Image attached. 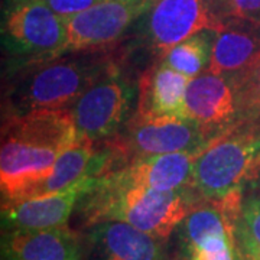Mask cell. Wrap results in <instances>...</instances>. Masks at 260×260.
I'll list each match as a JSON object with an SVG mask.
<instances>
[{
    "instance_id": "obj_1",
    "label": "cell",
    "mask_w": 260,
    "mask_h": 260,
    "mask_svg": "<svg viewBox=\"0 0 260 260\" xmlns=\"http://www.w3.org/2000/svg\"><path fill=\"white\" fill-rule=\"evenodd\" d=\"M77 140L70 109L5 116L0 149L2 204L30 198L58 156Z\"/></svg>"
},
{
    "instance_id": "obj_2",
    "label": "cell",
    "mask_w": 260,
    "mask_h": 260,
    "mask_svg": "<svg viewBox=\"0 0 260 260\" xmlns=\"http://www.w3.org/2000/svg\"><path fill=\"white\" fill-rule=\"evenodd\" d=\"M201 201L204 200L194 188L160 191L116 184L100 177L78 204L84 225L121 221L159 240H165Z\"/></svg>"
},
{
    "instance_id": "obj_3",
    "label": "cell",
    "mask_w": 260,
    "mask_h": 260,
    "mask_svg": "<svg viewBox=\"0 0 260 260\" xmlns=\"http://www.w3.org/2000/svg\"><path fill=\"white\" fill-rule=\"evenodd\" d=\"M117 64V58L110 51L97 49L68 52L18 68L15 70L18 77L9 85L6 97V116L71 109L94 83Z\"/></svg>"
},
{
    "instance_id": "obj_4",
    "label": "cell",
    "mask_w": 260,
    "mask_h": 260,
    "mask_svg": "<svg viewBox=\"0 0 260 260\" xmlns=\"http://www.w3.org/2000/svg\"><path fill=\"white\" fill-rule=\"evenodd\" d=\"M260 178V123H243L213 139L197 155L192 188L205 201L240 195Z\"/></svg>"
},
{
    "instance_id": "obj_5",
    "label": "cell",
    "mask_w": 260,
    "mask_h": 260,
    "mask_svg": "<svg viewBox=\"0 0 260 260\" xmlns=\"http://www.w3.org/2000/svg\"><path fill=\"white\" fill-rule=\"evenodd\" d=\"M2 38L18 70L64 55L67 23L44 0H25L5 13Z\"/></svg>"
},
{
    "instance_id": "obj_6",
    "label": "cell",
    "mask_w": 260,
    "mask_h": 260,
    "mask_svg": "<svg viewBox=\"0 0 260 260\" xmlns=\"http://www.w3.org/2000/svg\"><path fill=\"white\" fill-rule=\"evenodd\" d=\"M135 99L138 83L121 73L117 64L71 106L78 138L102 142L119 135L133 116Z\"/></svg>"
},
{
    "instance_id": "obj_7",
    "label": "cell",
    "mask_w": 260,
    "mask_h": 260,
    "mask_svg": "<svg viewBox=\"0 0 260 260\" xmlns=\"http://www.w3.org/2000/svg\"><path fill=\"white\" fill-rule=\"evenodd\" d=\"M123 165L138 158L178 152H200L211 139L186 117L133 113L119 135L110 138Z\"/></svg>"
},
{
    "instance_id": "obj_8",
    "label": "cell",
    "mask_w": 260,
    "mask_h": 260,
    "mask_svg": "<svg viewBox=\"0 0 260 260\" xmlns=\"http://www.w3.org/2000/svg\"><path fill=\"white\" fill-rule=\"evenodd\" d=\"M218 0H155L136 22L140 42L160 58L177 44L223 23Z\"/></svg>"
},
{
    "instance_id": "obj_9",
    "label": "cell",
    "mask_w": 260,
    "mask_h": 260,
    "mask_svg": "<svg viewBox=\"0 0 260 260\" xmlns=\"http://www.w3.org/2000/svg\"><path fill=\"white\" fill-rule=\"evenodd\" d=\"M155 3V0H109L65 19L64 54L110 49Z\"/></svg>"
},
{
    "instance_id": "obj_10",
    "label": "cell",
    "mask_w": 260,
    "mask_h": 260,
    "mask_svg": "<svg viewBox=\"0 0 260 260\" xmlns=\"http://www.w3.org/2000/svg\"><path fill=\"white\" fill-rule=\"evenodd\" d=\"M242 80L205 71L186 88V117L213 140L244 123Z\"/></svg>"
},
{
    "instance_id": "obj_11",
    "label": "cell",
    "mask_w": 260,
    "mask_h": 260,
    "mask_svg": "<svg viewBox=\"0 0 260 260\" xmlns=\"http://www.w3.org/2000/svg\"><path fill=\"white\" fill-rule=\"evenodd\" d=\"M97 178L84 179L67 189L2 204L5 230H39L67 225L75 205L81 201Z\"/></svg>"
},
{
    "instance_id": "obj_12",
    "label": "cell",
    "mask_w": 260,
    "mask_h": 260,
    "mask_svg": "<svg viewBox=\"0 0 260 260\" xmlns=\"http://www.w3.org/2000/svg\"><path fill=\"white\" fill-rule=\"evenodd\" d=\"M260 64V23L246 19H224L214 30L207 71L244 81Z\"/></svg>"
},
{
    "instance_id": "obj_13",
    "label": "cell",
    "mask_w": 260,
    "mask_h": 260,
    "mask_svg": "<svg viewBox=\"0 0 260 260\" xmlns=\"http://www.w3.org/2000/svg\"><path fill=\"white\" fill-rule=\"evenodd\" d=\"M198 152H178L138 158L103 175L123 185L178 191L192 188V169Z\"/></svg>"
},
{
    "instance_id": "obj_14",
    "label": "cell",
    "mask_w": 260,
    "mask_h": 260,
    "mask_svg": "<svg viewBox=\"0 0 260 260\" xmlns=\"http://www.w3.org/2000/svg\"><path fill=\"white\" fill-rule=\"evenodd\" d=\"M5 260H81L83 247L68 225L39 230H6L2 237Z\"/></svg>"
},
{
    "instance_id": "obj_15",
    "label": "cell",
    "mask_w": 260,
    "mask_h": 260,
    "mask_svg": "<svg viewBox=\"0 0 260 260\" xmlns=\"http://www.w3.org/2000/svg\"><path fill=\"white\" fill-rule=\"evenodd\" d=\"M162 240L121 221H103L88 233V260H164Z\"/></svg>"
},
{
    "instance_id": "obj_16",
    "label": "cell",
    "mask_w": 260,
    "mask_h": 260,
    "mask_svg": "<svg viewBox=\"0 0 260 260\" xmlns=\"http://www.w3.org/2000/svg\"><path fill=\"white\" fill-rule=\"evenodd\" d=\"M189 81L188 77L179 74L162 61L152 64L138 81L135 113L186 117V88Z\"/></svg>"
},
{
    "instance_id": "obj_17",
    "label": "cell",
    "mask_w": 260,
    "mask_h": 260,
    "mask_svg": "<svg viewBox=\"0 0 260 260\" xmlns=\"http://www.w3.org/2000/svg\"><path fill=\"white\" fill-rule=\"evenodd\" d=\"M214 30H203L191 38L177 44L168 51L160 61L179 74L192 80L207 71L211 48H213Z\"/></svg>"
},
{
    "instance_id": "obj_18",
    "label": "cell",
    "mask_w": 260,
    "mask_h": 260,
    "mask_svg": "<svg viewBox=\"0 0 260 260\" xmlns=\"http://www.w3.org/2000/svg\"><path fill=\"white\" fill-rule=\"evenodd\" d=\"M185 254L192 260H236V234H213L188 247Z\"/></svg>"
},
{
    "instance_id": "obj_19",
    "label": "cell",
    "mask_w": 260,
    "mask_h": 260,
    "mask_svg": "<svg viewBox=\"0 0 260 260\" xmlns=\"http://www.w3.org/2000/svg\"><path fill=\"white\" fill-rule=\"evenodd\" d=\"M244 123H260V64L242 84Z\"/></svg>"
},
{
    "instance_id": "obj_20",
    "label": "cell",
    "mask_w": 260,
    "mask_h": 260,
    "mask_svg": "<svg viewBox=\"0 0 260 260\" xmlns=\"http://www.w3.org/2000/svg\"><path fill=\"white\" fill-rule=\"evenodd\" d=\"M223 19L237 18L260 23V0H218Z\"/></svg>"
},
{
    "instance_id": "obj_21",
    "label": "cell",
    "mask_w": 260,
    "mask_h": 260,
    "mask_svg": "<svg viewBox=\"0 0 260 260\" xmlns=\"http://www.w3.org/2000/svg\"><path fill=\"white\" fill-rule=\"evenodd\" d=\"M239 225L260 247V197L249 198L243 203Z\"/></svg>"
},
{
    "instance_id": "obj_22",
    "label": "cell",
    "mask_w": 260,
    "mask_h": 260,
    "mask_svg": "<svg viewBox=\"0 0 260 260\" xmlns=\"http://www.w3.org/2000/svg\"><path fill=\"white\" fill-rule=\"evenodd\" d=\"M44 2L56 15L62 16L64 19L90 9L97 3H102V0H44Z\"/></svg>"
},
{
    "instance_id": "obj_23",
    "label": "cell",
    "mask_w": 260,
    "mask_h": 260,
    "mask_svg": "<svg viewBox=\"0 0 260 260\" xmlns=\"http://www.w3.org/2000/svg\"><path fill=\"white\" fill-rule=\"evenodd\" d=\"M236 242L237 249L246 260H260V247L250 239V236L243 230L237 223L236 229Z\"/></svg>"
},
{
    "instance_id": "obj_24",
    "label": "cell",
    "mask_w": 260,
    "mask_h": 260,
    "mask_svg": "<svg viewBox=\"0 0 260 260\" xmlns=\"http://www.w3.org/2000/svg\"><path fill=\"white\" fill-rule=\"evenodd\" d=\"M236 260H246L244 257H243V254L239 251V249H237V257H236Z\"/></svg>"
},
{
    "instance_id": "obj_25",
    "label": "cell",
    "mask_w": 260,
    "mask_h": 260,
    "mask_svg": "<svg viewBox=\"0 0 260 260\" xmlns=\"http://www.w3.org/2000/svg\"><path fill=\"white\" fill-rule=\"evenodd\" d=\"M174 260H192L191 257H188V256H182V257H177V259H174Z\"/></svg>"
},
{
    "instance_id": "obj_26",
    "label": "cell",
    "mask_w": 260,
    "mask_h": 260,
    "mask_svg": "<svg viewBox=\"0 0 260 260\" xmlns=\"http://www.w3.org/2000/svg\"><path fill=\"white\" fill-rule=\"evenodd\" d=\"M10 5H15V3H20V2H25V0H9Z\"/></svg>"
}]
</instances>
